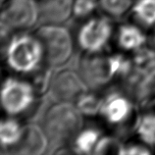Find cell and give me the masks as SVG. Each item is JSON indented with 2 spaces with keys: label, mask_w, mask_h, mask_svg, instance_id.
Listing matches in <instances>:
<instances>
[{
  "label": "cell",
  "mask_w": 155,
  "mask_h": 155,
  "mask_svg": "<svg viewBox=\"0 0 155 155\" xmlns=\"http://www.w3.org/2000/svg\"><path fill=\"white\" fill-rule=\"evenodd\" d=\"M4 61L10 71L31 76L44 64V50L38 38L28 31L16 32L7 38Z\"/></svg>",
  "instance_id": "1"
},
{
  "label": "cell",
  "mask_w": 155,
  "mask_h": 155,
  "mask_svg": "<svg viewBox=\"0 0 155 155\" xmlns=\"http://www.w3.org/2000/svg\"><path fill=\"white\" fill-rule=\"evenodd\" d=\"M84 117L75 103L58 101L44 113L41 127L53 144L66 146L84 128Z\"/></svg>",
  "instance_id": "2"
},
{
  "label": "cell",
  "mask_w": 155,
  "mask_h": 155,
  "mask_svg": "<svg viewBox=\"0 0 155 155\" xmlns=\"http://www.w3.org/2000/svg\"><path fill=\"white\" fill-rule=\"evenodd\" d=\"M125 91L136 104H145L155 98V49L142 47L132 56V69L123 81Z\"/></svg>",
  "instance_id": "3"
},
{
  "label": "cell",
  "mask_w": 155,
  "mask_h": 155,
  "mask_svg": "<svg viewBox=\"0 0 155 155\" xmlns=\"http://www.w3.org/2000/svg\"><path fill=\"white\" fill-rule=\"evenodd\" d=\"M34 34L41 42L44 63L50 68L66 65L74 54L75 42L70 31L62 25L41 24Z\"/></svg>",
  "instance_id": "4"
},
{
  "label": "cell",
  "mask_w": 155,
  "mask_h": 155,
  "mask_svg": "<svg viewBox=\"0 0 155 155\" xmlns=\"http://www.w3.org/2000/svg\"><path fill=\"white\" fill-rule=\"evenodd\" d=\"M39 22L38 4L35 0H7L2 4L0 28L1 38L28 31Z\"/></svg>",
  "instance_id": "5"
},
{
  "label": "cell",
  "mask_w": 155,
  "mask_h": 155,
  "mask_svg": "<svg viewBox=\"0 0 155 155\" xmlns=\"http://www.w3.org/2000/svg\"><path fill=\"white\" fill-rule=\"evenodd\" d=\"M39 95L31 81L8 77L2 83L1 104L8 116L19 117L31 112Z\"/></svg>",
  "instance_id": "6"
},
{
  "label": "cell",
  "mask_w": 155,
  "mask_h": 155,
  "mask_svg": "<svg viewBox=\"0 0 155 155\" xmlns=\"http://www.w3.org/2000/svg\"><path fill=\"white\" fill-rule=\"evenodd\" d=\"M114 35L111 18L103 16H91L78 28L76 42L84 53H101Z\"/></svg>",
  "instance_id": "7"
},
{
  "label": "cell",
  "mask_w": 155,
  "mask_h": 155,
  "mask_svg": "<svg viewBox=\"0 0 155 155\" xmlns=\"http://www.w3.org/2000/svg\"><path fill=\"white\" fill-rule=\"evenodd\" d=\"M134 104L127 92L112 91L103 95L99 116L106 124L113 128H122L134 121Z\"/></svg>",
  "instance_id": "8"
},
{
  "label": "cell",
  "mask_w": 155,
  "mask_h": 155,
  "mask_svg": "<svg viewBox=\"0 0 155 155\" xmlns=\"http://www.w3.org/2000/svg\"><path fill=\"white\" fill-rule=\"evenodd\" d=\"M79 73L91 89L106 87L114 81L108 54L84 53L79 63Z\"/></svg>",
  "instance_id": "9"
},
{
  "label": "cell",
  "mask_w": 155,
  "mask_h": 155,
  "mask_svg": "<svg viewBox=\"0 0 155 155\" xmlns=\"http://www.w3.org/2000/svg\"><path fill=\"white\" fill-rule=\"evenodd\" d=\"M88 89L89 87L79 72L65 69L53 75L49 91L57 101L75 103V101Z\"/></svg>",
  "instance_id": "10"
},
{
  "label": "cell",
  "mask_w": 155,
  "mask_h": 155,
  "mask_svg": "<svg viewBox=\"0 0 155 155\" xmlns=\"http://www.w3.org/2000/svg\"><path fill=\"white\" fill-rule=\"evenodd\" d=\"M49 143L46 133L36 124L25 125L24 136L19 144L9 153L18 155H41L46 152Z\"/></svg>",
  "instance_id": "11"
},
{
  "label": "cell",
  "mask_w": 155,
  "mask_h": 155,
  "mask_svg": "<svg viewBox=\"0 0 155 155\" xmlns=\"http://www.w3.org/2000/svg\"><path fill=\"white\" fill-rule=\"evenodd\" d=\"M39 22L62 25L73 16L74 0H38Z\"/></svg>",
  "instance_id": "12"
},
{
  "label": "cell",
  "mask_w": 155,
  "mask_h": 155,
  "mask_svg": "<svg viewBox=\"0 0 155 155\" xmlns=\"http://www.w3.org/2000/svg\"><path fill=\"white\" fill-rule=\"evenodd\" d=\"M117 46L122 51L134 53L147 43V35L136 24L124 23L117 28L115 34Z\"/></svg>",
  "instance_id": "13"
},
{
  "label": "cell",
  "mask_w": 155,
  "mask_h": 155,
  "mask_svg": "<svg viewBox=\"0 0 155 155\" xmlns=\"http://www.w3.org/2000/svg\"><path fill=\"white\" fill-rule=\"evenodd\" d=\"M25 125H22L16 117L9 116L0 123V141L2 149H7L9 153L19 144L24 136Z\"/></svg>",
  "instance_id": "14"
},
{
  "label": "cell",
  "mask_w": 155,
  "mask_h": 155,
  "mask_svg": "<svg viewBox=\"0 0 155 155\" xmlns=\"http://www.w3.org/2000/svg\"><path fill=\"white\" fill-rule=\"evenodd\" d=\"M102 134L94 127L83 128L70 143V149L76 154H91L94 152Z\"/></svg>",
  "instance_id": "15"
},
{
  "label": "cell",
  "mask_w": 155,
  "mask_h": 155,
  "mask_svg": "<svg viewBox=\"0 0 155 155\" xmlns=\"http://www.w3.org/2000/svg\"><path fill=\"white\" fill-rule=\"evenodd\" d=\"M134 132L140 141L155 150V112L138 115L134 123Z\"/></svg>",
  "instance_id": "16"
},
{
  "label": "cell",
  "mask_w": 155,
  "mask_h": 155,
  "mask_svg": "<svg viewBox=\"0 0 155 155\" xmlns=\"http://www.w3.org/2000/svg\"><path fill=\"white\" fill-rule=\"evenodd\" d=\"M133 18L144 28L155 26V0H134L132 8Z\"/></svg>",
  "instance_id": "17"
},
{
  "label": "cell",
  "mask_w": 155,
  "mask_h": 155,
  "mask_svg": "<svg viewBox=\"0 0 155 155\" xmlns=\"http://www.w3.org/2000/svg\"><path fill=\"white\" fill-rule=\"evenodd\" d=\"M102 101V95L88 89L75 101V104L84 117H96L99 116Z\"/></svg>",
  "instance_id": "18"
},
{
  "label": "cell",
  "mask_w": 155,
  "mask_h": 155,
  "mask_svg": "<svg viewBox=\"0 0 155 155\" xmlns=\"http://www.w3.org/2000/svg\"><path fill=\"white\" fill-rule=\"evenodd\" d=\"M103 15L111 19H121L132 12L134 0H97Z\"/></svg>",
  "instance_id": "19"
},
{
  "label": "cell",
  "mask_w": 155,
  "mask_h": 155,
  "mask_svg": "<svg viewBox=\"0 0 155 155\" xmlns=\"http://www.w3.org/2000/svg\"><path fill=\"white\" fill-rule=\"evenodd\" d=\"M97 7V0H74L73 16L78 20L87 19L91 17Z\"/></svg>",
  "instance_id": "20"
},
{
  "label": "cell",
  "mask_w": 155,
  "mask_h": 155,
  "mask_svg": "<svg viewBox=\"0 0 155 155\" xmlns=\"http://www.w3.org/2000/svg\"><path fill=\"white\" fill-rule=\"evenodd\" d=\"M121 142L118 140L117 137L111 136L102 134L97 143L93 154H107V153H117L119 152Z\"/></svg>",
  "instance_id": "21"
},
{
  "label": "cell",
  "mask_w": 155,
  "mask_h": 155,
  "mask_svg": "<svg viewBox=\"0 0 155 155\" xmlns=\"http://www.w3.org/2000/svg\"><path fill=\"white\" fill-rule=\"evenodd\" d=\"M154 150L149 146L142 143V142H128L122 143L120 146L119 152L120 155H148L152 154Z\"/></svg>",
  "instance_id": "22"
},
{
  "label": "cell",
  "mask_w": 155,
  "mask_h": 155,
  "mask_svg": "<svg viewBox=\"0 0 155 155\" xmlns=\"http://www.w3.org/2000/svg\"><path fill=\"white\" fill-rule=\"evenodd\" d=\"M150 42H151V47L155 49V26L152 28L151 35H150Z\"/></svg>",
  "instance_id": "23"
},
{
  "label": "cell",
  "mask_w": 155,
  "mask_h": 155,
  "mask_svg": "<svg viewBox=\"0 0 155 155\" xmlns=\"http://www.w3.org/2000/svg\"><path fill=\"white\" fill-rule=\"evenodd\" d=\"M7 1V0H1V4H3L4 2H6Z\"/></svg>",
  "instance_id": "24"
},
{
  "label": "cell",
  "mask_w": 155,
  "mask_h": 155,
  "mask_svg": "<svg viewBox=\"0 0 155 155\" xmlns=\"http://www.w3.org/2000/svg\"><path fill=\"white\" fill-rule=\"evenodd\" d=\"M154 100H155V98H154Z\"/></svg>",
  "instance_id": "25"
}]
</instances>
